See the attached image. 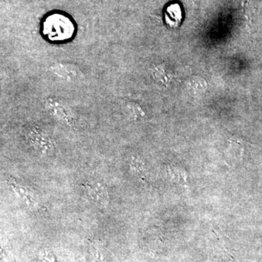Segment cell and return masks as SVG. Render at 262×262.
<instances>
[{
	"instance_id": "cell-1",
	"label": "cell",
	"mask_w": 262,
	"mask_h": 262,
	"mask_svg": "<svg viewBox=\"0 0 262 262\" xmlns=\"http://www.w3.org/2000/svg\"><path fill=\"white\" fill-rule=\"evenodd\" d=\"M83 187L93 201L100 206H107L108 192L104 183L96 179H92L84 182Z\"/></svg>"
},
{
	"instance_id": "cell-2",
	"label": "cell",
	"mask_w": 262,
	"mask_h": 262,
	"mask_svg": "<svg viewBox=\"0 0 262 262\" xmlns=\"http://www.w3.org/2000/svg\"><path fill=\"white\" fill-rule=\"evenodd\" d=\"M10 182V186L14 189L15 193L18 194L19 198L22 200L30 208H34L36 210H42L43 208H41L40 203H39V200L35 194L32 192H31L27 187H24L21 184H18L15 182V180H12L10 179L8 180Z\"/></svg>"
},
{
	"instance_id": "cell-3",
	"label": "cell",
	"mask_w": 262,
	"mask_h": 262,
	"mask_svg": "<svg viewBox=\"0 0 262 262\" xmlns=\"http://www.w3.org/2000/svg\"><path fill=\"white\" fill-rule=\"evenodd\" d=\"M52 71L57 77L63 80L73 81L79 77L78 70L72 65L59 63L52 67Z\"/></svg>"
},
{
	"instance_id": "cell-4",
	"label": "cell",
	"mask_w": 262,
	"mask_h": 262,
	"mask_svg": "<svg viewBox=\"0 0 262 262\" xmlns=\"http://www.w3.org/2000/svg\"><path fill=\"white\" fill-rule=\"evenodd\" d=\"M30 136L31 141L36 149L42 154H49L51 152L53 144L49 138L39 132H32Z\"/></svg>"
},
{
	"instance_id": "cell-5",
	"label": "cell",
	"mask_w": 262,
	"mask_h": 262,
	"mask_svg": "<svg viewBox=\"0 0 262 262\" xmlns=\"http://www.w3.org/2000/svg\"><path fill=\"white\" fill-rule=\"evenodd\" d=\"M168 14L171 18V20L173 22H180L182 18V12H181L180 7L178 5H170L168 8Z\"/></svg>"
}]
</instances>
